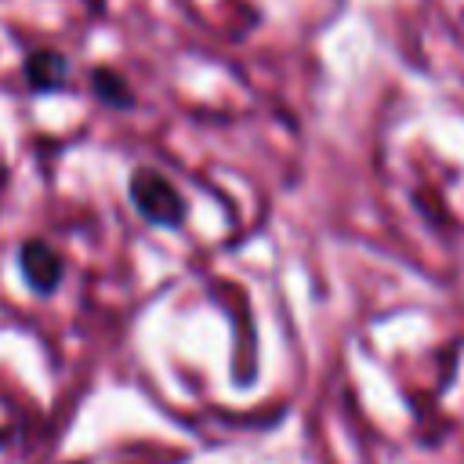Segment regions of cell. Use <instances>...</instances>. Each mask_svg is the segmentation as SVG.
I'll return each mask as SVG.
<instances>
[{"instance_id":"2","label":"cell","mask_w":464,"mask_h":464,"mask_svg":"<svg viewBox=\"0 0 464 464\" xmlns=\"http://www.w3.org/2000/svg\"><path fill=\"white\" fill-rule=\"evenodd\" d=\"M22 261H25V276L33 279V286H40V290L54 286V279H58V257L44 243H29L22 250Z\"/></svg>"},{"instance_id":"1","label":"cell","mask_w":464,"mask_h":464,"mask_svg":"<svg viewBox=\"0 0 464 464\" xmlns=\"http://www.w3.org/2000/svg\"><path fill=\"white\" fill-rule=\"evenodd\" d=\"M134 199H138V207H141L152 221H174V218H181V199H178V192H174L167 181H160L156 174H138V178H134Z\"/></svg>"}]
</instances>
